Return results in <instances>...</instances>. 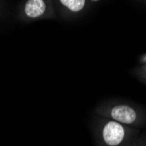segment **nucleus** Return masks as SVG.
Wrapping results in <instances>:
<instances>
[{"instance_id": "nucleus-1", "label": "nucleus", "mask_w": 146, "mask_h": 146, "mask_svg": "<svg viewBox=\"0 0 146 146\" xmlns=\"http://www.w3.org/2000/svg\"><path fill=\"white\" fill-rule=\"evenodd\" d=\"M95 114L132 128L140 127L146 122V110L143 106L124 99L103 100L96 107Z\"/></svg>"}, {"instance_id": "nucleus-2", "label": "nucleus", "mask_w": 146, "mask_h": 146, "mask_svg": "<svg viewBox=\"0 0 146 146\" xmlns=\"http://www.w3.org/2000/svg\"><path fill=\"white\" fill-rule=\"evenodd\" d=\"M93 129L99 146H129L139 133L136 128L99 115H95Z\"/></svg>"}, {"instance_id": "nucleus-3", "label": "nucleus", "mask_w": 146, "mask_h": 146, "mask_svg": "<svg viewBox=\"0 0 146 146\" xmlns=\"http://www.w3.org/2000/svg\"><path fill=\"white\" fill-rule=\"evenodd\" d=\"M17 19L24 23L57 19L52 0H24L17 8Z\"/></svg>"}, {"instance_id": "nucleus-4", "label": "nucleus", "mask_w": 146, "mask_h": 146, "mask_svg": "<svg viewBox=\"0 0 146 146\" xmlns=\"http://www.w3.org/2000/svg\"><path fill=\"white\" fill-rule=\"evenodd\" d=\"M57 19L74 21L84 17L96 5L98 1L91 0H52Z\"/></svg>"}, {"instance_id": "nucleus-5", "label": "nucleus", "mask_w": 146, "mask_h": 146, "mask_svg": "<svg viewBox=\"0 0 146 146\" xmlns=\"http://www.w3.org/2000/svg\"><path fill=\"white\" fill-rule=\"evenodd\" d=\"M131 74L136 78H137L141 82H146V64L138 65L133 70L131 71Z\"/></svg>"}, {"instance_id": "nucleus-6", "label": "nucleus", "mask_w": 146, "mask_h": 146, "mask_svg": "<svg viewBox=\"0 0 146 146\" xmlns=\"http://www.w3.org/2000/svg\"><path fill=\"white\" fill-rule=\"evenodd\" d=\"M6 5H7L6 1H0V17H2L4 15Z\"/></svg>"}, {"instance_id": "nucleus-7", "label": "nucleus", "mask_w": 146, "mask_h": 146, "mask_svg": "<svg viewBox=\"0 0 146 146\" xmlns=\"http://www.w3.org/2000/svg\"><path fill=\"white\" fill-rule=\"evenodd\" d=\"M129 146H146V142H142V141L133 142Z\"/></svg>"}, {"instance_id": "nucleus-8", "label": "nucleus", "mask_w": 146, "mask_h": 146, "mask_svg": "<svg viewBox=\"0 0 146 146\" xmlns=\"http://www.w3.org/2000/svg\"><path fill=\"white\" fill-rule=\"evenodd\" d=\"M139 4H140V5H146V1H140Z\"/></svg>"}, {"instance_id": "nucleus-9", "label": "nucleus", "mask_w": 146, "mask_h": 146, "mask_svg": "<svg viewBox=\"0 0 146 146\" xmlns=\"http://www.w3.org/2000/svg\"><path fill=\"white\" fill-rule=\"evenodd\" d=\"M143 83H144V84H145V85H146V82H143Z\"/></svg>"}]
</instances>
